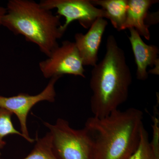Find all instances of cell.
Masks as SVG:
<instances>
[{"label": "cell", "instance_id": "obj_2", "mask_svg": "<svg viewBox=\"0 0 159 159\" xmlns=\"http://www.w3.org/2000/svg\"><path fill=\"white\" fill-rule=\"evenodd\" d=\"M132 81L125 53L113 35H109L105 56L91 73L90 107L93 116L102 118L118 109L128 98Z\"/></svg>", "mask_w": 159, "mask_h": 159}, {"label": "cell", "instance_id": "obj_15", "mask_svg": "<svg viewBox=\"0 0 159 159\" xmlns=\"http://www.w3.org/2000/svg\"><path fill=\"white\" fill-rule=\"evenodd\" d=\"M6 12V7H4L0 3V27L2 26V20Z\"/></svg>", "mask_w": 159, "mask_h": 159}, {"label": "cell", "instance_id": "obj_5", "mask_svg": "<svg viewBox=\"0 0 159 159\" xmlns=\"http://www.w3.org/2000/svg\"><path fill=\"white\" fill-rule=\"evenodd\" d=\"M47 57L39 63L40 70L45 78H61L64 75L85 77L82 59L75 43L64 41Z\"/></svg>", "mask_w": 159, "mask_h": 159}, {"label": "cell", "instance_id": "obj_9", "mask_svg": "<svg viewBox=\"0 0 159 159\" xmlns=\"http://www.w3.org/2000/svg\"><path fill=\"white\" fill-rule=\"evenodd\" d=\"M129 30L130 34L129 39L137 67V78L139 80H145L148 78V67L158 65L159 49L156 46L145 43L134 28Z\"/></svg>", "mask_w": 159, "mask_h": 159}, {"label": "cell", "instance_id": "obj_12", "mask_svg": "<svg viewBox=\"0 0 159 159\" xmlns=\"http://www.w3.org/2000/svg\"><path fill=\"white\" fill-rule=\"evenodd\" d=\"M129 159H159V132H153L152 141L150 142L148 132L144 126L139 146Z\"/></svg>", "mask_w": 159, "mask_h": 159}, {"label": "cell", "instance_id": "obj_6", "mask_svg": "<svg viewBox=\"0 0 159 159\" xmlns=\"http://www.w3.org/2000/svg\"><path fill=\"white\" fill-rule=\"evenodd\" d=\"M60 78L59 77L51 78L45 88L36 95L21 93L10 97L0 95V108L9 111L16 116L19 121L23 138L29 143H32L35 141V139L30 136L28 130L27 119L29 112L39 102L55 101L56 96L55 86Z\"/></svg>", "mask_w": 159, "mask_h": 159}, {"label": "cell", "instance_id": "obj_14", "mask_svg": "<svg viewBox=\"0 0 159 159\" xmlns=\"http://www.w3.org/2000/svg\"><path fill=\"white\" fill-rule=\"evenodd\" d=\"M13 114L2 108H0V158L2 156L1 150L2 149L6 142L4 141L5 137L9 135H18L22 137L20 132L15 128L12 122Z\"/></svg>", "mask_w": 159, "mask_h": 159}, {"label": "cell", "instance_id": "obj_13", "mask_svg": "<svg viewBox=\"0 0 159 159\" xmlns=\"http://www.w3.org/2000/svg\"><path fill=\"white\" fill-rule=\"evenodd\" d=\"M36 137L34 148L22 159H58L52 150L50 133L48 132L42 138H39L37 135Z\"/></svg>", "mask_w": 159, "mask_h": 159}, {"label": "cell", "instance_id": "obj_11", "mask_svg": "<svg viewBox=\"0 0 159 159\" xmlns=\"http://www.w3.org/2000/svg\"><path fill=\"white\" fill-rule=\"evenodd\" d=\"M128 0H91L95 6H99L105 11L107 19L118 31L123 30L126 17Z\"/></svg>", "mask_w": 159, "mask_h": 159}, {"label": "cell", "instance_id": "obj_4", "mask_svg": "<svg viewBox=\"0 0 159 159\" xmlns=\"http://www.w3.org/2000/svg\"><path fill=\"white\" fill-rule=\"evenodd\" d=\"M43 124L49 129L52 150L57 159H94L93 143L85 127L75 129L61 118L54 124Z\"/></svg>", "mask_w": 159, "mask_h": 159}, {"label": "cell", "instance_id": "obj_3", "mask_svg": "<svg viewBox=\"0 0 159 159\" xmlns=\"http://www.w3.org/2000/svg\"><path fill=\"white\" fill-rule=\"evenodd\" d=\"M6 9L2 26L15 35L36 45L47 57L59 45L57 41L64 34L60 16L33 0H9Z\"/></svg>", "mask_w": 159, "mask_h": 159}, {"label": "cell", "instance_id": "obj_7", "mask_svg": "<svg viewBox=\"0 0 159 159\" xmlns=\"http://www.w3.org/2000/svg\"><path fill=\"white\" fill-rule=\"evenodd\" d=\"M41 6L49 10L56 9L57 15L65 18L61 30L65 33L74 21H78L85 29H89L99 18H106L105 11L98 9L89 0H42Z\"/></svg>", "mask_w": 159, "mask_h": 159}, {"label": "cell", "instance_id": "obj_10", "mask_svg": "<svg viewBox=\"0 0 159 159\" xmlns=\"http://www.w3.org/2000/svg\"><path fill=\"white\" fill-rule=\"evenodd\" d=\"M158 2L157 0H128L123 30L134 28L140 36L146 39H150V33L145 20L151 6Z\"/></svg>", "mask_w": 159, "mask_h": 159}, {"label": "cell", "instance_id": "obj_1", "mask_svg": "<svg viewBox=\"0 0 159 159\" xmlns=\"http://www.w3.org/2000/svg\"><path fill=\"white\" fill-rule=\"evenodd\" d=\"M143 112L131 107L86 121L94 145V159H129L138 148L143 125Z\"/></svg>", "mask_w": 159, "mask_h": 159}, {"label": "cell", "instance_id": "obj_8", "mask_svg": "<svg viewBox=\"0 0 159 159\" xmlns=\"http://www.w3.org/2000/svg\"><path fill=\"white\" fill-rule=\"evenodd\" d=\"M107 25L106 20L99 18L92 24L86 34L77 33L75 34L74 43L84 66L94 67L97 65L99 46Z\"/></svg>", "mask_w": 159, "mask_h": 159}]
</instances>
